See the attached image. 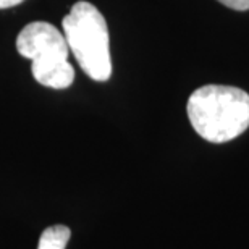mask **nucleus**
Segmentation results:
<instances>
[{"instance_id": "f257e3e1", "label": "nucleus", "mask_w": 249, "mask_h": 249, "mask_svg": "<svg viewBox=\"0 0 249 249\" xmlns=\"http://www.w3.org/2000/svg\"><path fill=\"white\" fill-rule=\"evenodd\" d=\"M186 112L201 138L228 142L249 128V94L240 88L207 84L191 94Z\"/></svg>"}, {"instance_id": "423d86ee", "label": "nucleus", "mask_w": 249, "mask_h": 249, "mask_svg": "<svg viewBox=\"0 0 249 249\" xmlns=\"http://www.w3.org/2000/svg\"><path fill=\"white\" fill-rule=\"evenodd\" d=\"M23 2H24V0H0V10L17 7V5L23 3Z\"/></svg>"}, {"instance_id": "39448f33", "label": "nucleus", "mask_w": 249, "mask_h": 249, "mask_svg": "<svg viewBox=\"0 0 249 249\" xmlns=\"http://www.w3.org/2000/svg\"><path fill=\"white\" fill-rule=\"evenodd\" d=\"M217 2L223 3L228 8L238 10V12H245V10H249V0H217Z\"/></svg>"}, {"instance_id": "f03ea898", "label": "nucleus", "mask_w": 249, "mask_h": 249, "mask_svg": "<svg viewBox=\"0 0 249 249\" xmlns=\"http://www.w3.org/2000/svg\"><path fill=\"white\" fill-rule=\"evenodd\" d=\"M63 36L79 67L94 81L112 76L110 36L104 15L96 5L76 2L62 19Z\"/></svg>"}, {"instance_id": "7ed1b4c3", "label": "nucleus", "mask_w": 249, "mask_h": 249, "mask_svg": "<svg viewBox=\"0 0 249 249\" xmlns=\"http://www.w3.org/2000/svg\"><path fill=\"white\" fill-rule=\"evenodd\" d=\"M17 51L33 62L34 79L51 89H67L74 81V70L68 63V44L63 33L51 23L33 21L17 37Z\"/></svg>"}, {"instance_id": "20e7f679", "label": "nucleus", "mask_w": 249, "mask_h": 249, "mask_svg": "<svg viewBox=\"0 0 249 249\" xmlns=\"http://www.w3.org/2000/svg\"><path fill=\"white\" fill-rule=\"evenodd\" d=\"M70 235H71V231L65 225L49 227L42 231L37 249H65L67 243L70 241Z\"/></svg>"}]
</instances>
